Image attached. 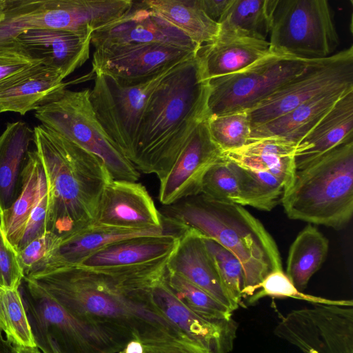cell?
Segmentation results:
<instances>
[{
	"label": "cell",
	"mask_w": 353,
	"mask_h": 353,
	"mask_svg": "<svg viewBox=\"0 0 353 353\" xmlns=\"http://www.w3.org/2000/svg\"><path fill=\"white\" fill-rule=\"evenodd\" d=\"M165 279L176 298L201 318L213 322L232 318V310L179 274L166 269Z\"/></svg>",
	"instance_id": "836d02e7"
},
{
	"label": "cell",
	"mask_w": 353,
	"mask_h": 353,
	"mask_svg": "<svg viewBox=\"0 0 353 353\" xmlns=\"http://www.w3.org/2000/svg\"><path fill=\"white\" fill-rule=\"evenodd\" d=\"M0 353H19L15 345L0 334Z\"/></svg>",
	"instance_id": "7dc6e473"
},
{
	"label": "cell",
	"mask_w": 353,
	"mask_h": 353,
	"mask_svg": "<svg viewBox=\"0 0 353 353\" xmlns=\"http://www.w3.org/2000/svg\"><path fill=\"white\" fill-rule=\"evenodd\" d=\"M353 86L341 88L314 97L290 112L251 130L249 141L276 137L295 145Z\"/></svg>",
	"instance_id": "484cf974"
},
{
	"label": "cell",
	"mask_w": 353,
	"mask_h": 353,
	"mask_svg": "<svg viewBox=\"0 0 353 353\" xmlns=\"http://www.w3.org/2000/svg\"><path fill=\"white\" fill-rule=\"evenodd\" d=\"M197 52L160 43L96 50L92 72L125 81H139L192 58Z\"/></svg>",
	"instance_id": "9a60e30c"
},
{
	"label": "cell",
	"mask_w": 353,
	"mask_h": 353,
	"mask_svg": "<svg viewBox=\"0 0 353 353\" xmlns=\"http://www.w3.org/2000/svg\"><path fill=\"white\" fill-rule=\"evenodd\" d=\"M223 155V150L210 135L206 118L194 129L171 169L160 181V203L167 206L199 195L205 173Z\"/></svg>",
	"instance_id": "2e32d148"
},
{
	"label": "cell",
	"mask_w": 353,
	"mask_h": 353,
	"mask_svg": "<svg viewBox=\"0 0 353 353\" xmlns=\"http://www.w3.org/2000/svg\"><path fill=\"white\" fill-rule=\"evenodd\" d=\"M203 12L213 21L218 23L232 0H197Z\"/></svg>",
	"instance_id": "f6af8a7d"
},
{
	"label": "cell",
	"mask_w": 353,
	"mask_h": 353,
	"mask_svg": "<svg viewBox=\"0 0 353 353\" xmlns=\"http://www.w3.org/2000/svg\"><path fill=\"white\" fill-rule=\"evenodd\" d=\"M17 347L19 353H43L37 347H30L17 346Z\"/></svg>",
	"instance_id": "681fc988"
},
{
	"label": "cell",
	"mask_w": 353,
	"mask_h": 353,
	"mask_svg": "<svg viewBox=\"0 0 353 353\" xmlns=\"http://www.w3.org/2000/svg\"><path fill=\"white\" fill-rule=\"evenodd\" d=\"M181 234H165L123 239L97 250L78 265L89 268H110L155 262L171 255Z\"/></svg>",
	"instance_id": "d4e9b609"
},
{
	"label": "cell",
	"mask_w": 353,
	"mask_h": 353,
	"mask_svg": "<svg viewBox=\"0 0 353 353\" xmlns=\"http://www.w3.org/2000/svg\"><path fill=\"white\" fill-rule=\"evenodd\" d=\"M94 223L132 229L159 228L169 219L157 210L141 183L112 180L105 188Z\"/></svg>",
	"instance_id": "e0dca14e"
},
{
	"label": "cell",
	"mask_w": 353,
	"mask_h": 353,
	"mask_svg": "<svg viewBox=\"0 0 353 353\" xmlns=\"http://www.w3.org/2000/svg\"><path fill=\"white\" fill-rule=\"evenodd\" d=\"M185 230V226L170 219L165 227L151 229H132L93 223L61 240L45 272L62 265H78L89 255L117 241L145 236L181 234Z\"/></svg>",
	"instance_id": "7402d4cb"
},
{
	"label": "cell",
	"mask_w": 353,
	"mask_h": 353,
	"mask_svg": "<svg viewBox=\"0 0 353 353\" xmlns=\"http://www.w3.org/2000/svg\"><path fill=\"white\" fill-rule=\"evenodd\" d=\"M1 301L8 330L6 339L17 346L37 347L19 288L1 290Z\"/></svg>",
	"instance_id": "f35d334b"
},
{
	"label": "cell",
	"mask_w": 353,
	"mask_h": 353,
	"mask_svg": "<svg viewBox=\"0 0 353 353\" xmlns=\"http://www.w3.org/2000/svg\"><path fill=\"white\" fill-rule=\"evenodd\" d=\"M328 250V239L312 224H307L298 234L289 250L285 274L299 290L307 288Z\"/></svg>",
	"instance_id": "f546056e"
},
{
	"label": "cell",
	"mask_w": 353,
	"mask_h": 353,
	"mask_svg": "<svg viewBox=\"0 0 353 353\" xmlns=\"http://www.w3.org/2000/svg\"><path fill=\"white\" fill-rule=\"evenodd\" d=\"M168 258L120 268L62 265L28 279L121 350L132 341L193 340L168 321L153 300V286L165 274Z\"/></svg>",
	"instance_id": "6da1fadb"
},
{
	"label": "cell",
	"mask_w": 353,
	"mask_h": 353,
	"mask_svg": "<svg viewBox=\"0 0 353 353\" xmlns=\"http://www.w3.org/2000/svg\"><path fill=\"white\" fill-rule=\"evenodd\" d=\"M270 52L268 41L219 33L213 41L201 46L197 55L209 80L240 71Z\"/></svg>",
	"instance_id": "cb8c5ba5"
},
{
	"label": "cell",
	"mask_w": 353,
	"mask_h": 353,
	"mask_svg": "<svg viewBox=\"0 0 353 353\" xmlns=\"http://www.w3.org/2000/svg\"><path fill=\"white\" fill-rule=\"evenodd\" d=\"M33 130L48 188L46 232L63 240L95 223L113 179L98 157L42 124Z\"/></svg>",
	"instance_id": "3957f363"
},
{
	"label": "cell",
	"mask_w": 353,
	"mask_h": 353,
	"mask_svg": "<svg viewBox=\"0 0 353 353\" xmlns=\"http://www.w3.org/2000/svg\"><path fill=\"white\" fill-rule=\"evenodd\" d=\"M0 43L30 30L90 33L118 19L131 0H4Z\"/></svg>",
	"instance_id": "8992f818"
},
{
	"label": "cell",
	"mask_w": 353,
	"mask_h": 353,
	"mask_svg": "<svg viewBox=\"0 0 353 353\" xmlns=\"http://www.w3.org/2000/svg\"><path fill=\"white\" fill-rule=\"evenodd\" d=\"M295 148L294 144L283 139L265 137L249 141L243 147L223 154L240 166L271 172L285 183L288 190L296 171Z\"/></svg>",
	"instance_id": "83f0119b"
},
{
	"label": "cell",
	"mask_w": 353,
	"mask_h": 353,
	"mask_svg": "<svg viewBox=\"0 0 353 353\" xmlns=\"http://www.w3.org/2000/svg\"><path fill=\"white\" fill-rule=\"evenodd\" d=\"M152 297L168 321L210 353H229L232 350L238 327L232 318L213 322L198 316L174 294L166 283L165 274L153 286Z\"/></svg>",
	"instance_id": "ac0fdd59"
},
{
	"label": "cell",
	"mask_w": 353,
	"mask_h": 353,
	"mask_svg": "<svg viewBox=\"0 0 353 353\" xmlns=\"http://www.w3.org/2000/svg\"><path fill=\"white\" fill-rule=\"evenodd\" d=\"M23 279L17 252L0 225V290H18Z\"/></svg>",
	"instance_id": "7bdbcfd3"
},
{
	"label": "cell",
	"mask_w": 353,
	"mask_h": 353,
	"mask_svg": "<svg viewBox=\"0 0 353 353\" xmlns=\"http://www.w3.org/2000/svg\"><path fill=\"white\" fill-rule=\"evenodd\" d=\"M266 296L276 299L292 298L307 301L312 304L353 306L352 300H332L301 292L295 287L283 270H276L267 275L259 284L257 290L248 297L247 303L248 305H253Z\"/></svg>",
	"instance_id": "74e56055"
},
{
	"label": "cell",
	"mask_w": 353,
	"mask_h": 353,
	"mask_svg": "<svg viewBox=\"0 0 353 353\" xmlns=\"http://www.w3.org/2000/svg\"><path fill=\"white\" fill-rule=\"evenodd\" d=\"M167 270L179 274L234 312L238 309L228 296L203 236L187 227L166 263Z\"/></svg>",
	"instance_id": "ffe728a7"
},
{
	"label": "cell",
	"mask_w": 353,
	"mask_h": 353,
	"mask_svg": "<svg viewBox=\"0 0 353 353\" xmlns=\"http://www.w3.org/2000/svg\"><path fill=\"white\" fill-rule=\"evenodd\" d=\"M148 8L199 46L216 39L219 24L201 8L197 0H143Z\"/></svg>",
	"instance_id": "f1b7e54d"
},
{
	"label": "cell",
	"mask_w": 353,
	"mask_h": 353,
	"mask_svg": "<svg viewBox=\"0 0 353 353\" xmlns=\"http://www.w3.org/2000/svg\"><path fill=\"white\" fill-rule=\"evenodd\" d=\"M210 135L223 152L239 149L249 140L251 124L247 110L207 117Z\"/></svg>",
	"instance_id": "e575fe53"
},
{
	"label": "cell",
	"mask_w": 353,
	"mask_h": 353,
	"mask_svg": "<svg viewBox=\"0 0 353 353\" xmlns=\"http://www.w3.org/2000/svg\"><path fill=\"white\" fill-rule=\"evenodd\" d=\"M37 61L12 41L0 43V83Z\"/></svg>",
	"instance_id": "ee69618b"
},
{
	"label": "cell",
	"mask_w": 353,
	"mask_h": 353,
	"mask_svg": "<svg viewBox=\"0 0 353 353\" xmlns=\"http://www.w3.org/2000/svg\"><path fill=\"white\" fill-rule=\"evenodd\" d=\"M4 4H5V1L4 0H0V22L1 21L2 18H3V9H4Z\"/></svg>",
	"instance_id": "f907efd6"
},
{
	"label": "cell",
	"mask_w": 353,
	"mask_h": 353,
	"mask_svg": "<svg viewBox=\"0 0 353 353\" xmlns=\"http://www.w3.org/2000/svg\"><path fill=\"white\" fill-rule=\"evenodd\" d=\"M232 163L240 183L241 205L270 211L281 203L287 188L280 179L270 171Z\"/></svg>",
	"instance_id": "d6a6232c"
},
{
	"label": "cell",
	"mask_w": 353,
	"mask_h": 353,
	"mask_svg": "<svg viewBox=\"0 0 353 353\" xmlns=\"http://www.w3.org/2000/svg\"><path fill=\"white\" fill-rule=\"evenodd\" d=\"M203 241L214 260L228 296L239 307L242 305L245 281L244 271L240 261L231 252L213 239L203 236Z\"/></svg>",
	"instance_id": "8d00e7d4"
},
{
	"label": "cell",
	"mask_w": 353,
	"mask_h": 353,
	"mask_svg": "<svg viewBox=\"0 0 353 353\" xmlns=\"http://www.w3.org/2000/svg\"><path fill=\"white\" fill-rule=\"evenodd\" d=\"M48 205V183L43 167H42L39 179V196L28 220L23 236L16 248L17 252L46 232Z\"/></svg>",
	"instance_id": "b9f144b4"
},
{
	"label": "cell",
	"mask_w": 353,
	"mask_h": 353,
	"mask_svg": "<svg viewBox=\"0 0 353 353\" xmlns=\"http://www.w3.org/2000/svg\"><path fill=\"white\" fill-rule=\"evenodd\" d=\"M19 291L31 328L49 337L61 353H117L121 350L72 316L32 280L23 279Z\"/></svg>",
	"instance_id": "4fadbf2b"
},
{
	"label": "cell",
	"mask_w": 353,
	"mask_h": 353,
	"mask_svg": "<svg viewBox=\"0 0 353 353\" xmlns=\"http://www.w3.org/2000/svg\"><path fill=\"white\" fill-rule=\"evenodd\" d=\"M60 241L57 235L51 232H46L17 252L24 279L32 278L46 270L49 261Z\"/></svg>",
	"instance_id": "ab89813d"
},
{
	"label": "cell",
	"mask_w": 353,
	"mask_h": 353,
	"mask_svg": "<svg viewBox=\"0 0 353 353\" xmlns=\"http://www.w3.org/2000/svg\"><path fill=\"white\" fill-rule=\"evenodd\" d=\"M92 33L30 30L11 41L32 59L58 70L65 79L89 59Z\"/></svg>",
	"instance_id": "d6986e66"
},
{
	"label": "cell",
	"mask_w": 353,
	"mask_h": 353,
	"mask_svg": "<svg viewBox=\"0 0 353 353\" xmlns=\"http://www.w3.org/2000/svg\"><path fill=\"white\" fill-rule=\"evenodd\" d=\"M90 90L67 88L35 110L41 124L98 157L113 180L137 181L140 173L117 149L97 119Z\"/></svg>",
	"instance_id": "52a82bcc"
},
{
	"label": "cell",
	"mask_w": 353,
	"mask_h": 353,
	"mask_svg": "<svg viewBox=\"0 0 353 353\" xmlns=\"http://www.w3.org/2000/svg\"><path fill=\"white\" fill-rule=\"evenodd\" d=\"M281 203L290 219L335 230L347 225L353 214V141L296 170Z\"/></svg>",
	"instance_id": "5b68a950"
},
{
	"label": "cell",
	"mask_w": 353,
	"mask_h": 353,
	"mask_svg": "<svg viewBox=\"0 0 353 353\" xmlns=\"http://www.w3.org/2000/svg\"><path fill=\"white\" fill-rule=\"evenodd\" d=\"M273 52L307 60L325 59L340 39L327 0H277L270 33Z\"/></svg>",
	"instance_id": "ba28073f"
},
{
	"label": "cell",
	"mask_w": 353,
	"mask_h": 353,
	"mask_svg": "<svg viewBox=\"0 0 353 353\" xmlns=\"http://www.w3.org/2000/svg\"><path fill=\"white\" fill-rule=\"evenodd\" d=\"M353 86V46L308 67L301 74L247 110L251 130L320 94Z\"/></svg>",
	"instance_id": "7c38bea8"
},
{
	"label": "cell",
	"mask_w": 353,
	"mask_h": 353,
	"mask_svg": "<svg viewBox=\"0 0 353 353\" xmlns=\"http://www.w3.org/2000/svg\"><path fill=\"white\" fill-rule=\"evenodd\" d=\"M319 60L270 52L236 72L210 81L208 116L248 110Z\"/></svg>",
	"instance_id": "30bf717a"
},
{
	"label": "cell",
	"mask_w": 353,
	"mask_h": 353,
	"mask_svg": "<svg viewBox=\"0 0 353 353\" xmlns=\"http://www.w3.org/2000/svg\"><path fill=\"white\" fill-rule=\"evenodd\" d=\"M161 214L213 239L238 258L245 276L243 299L252 296L270 273L283 270L274 239L244 206L199 194L165 206Z\"/></svg>",
	"instance_id": "277c9868"
},
{
	"label": "cell",
	"mask_w": 353,
	"mask_h": 353,
	"mask_svg": "<svg viewBox=\"0 0 353 353\" xmlns=\"http://www.w3.org/2000/svg\"><path fill=\"white\" fill-rule=\"evenodd\" d=\"M274 333L304 353H353V306L314 303L293 310Z\"/></svg>",
	"instance_id": "8fae6325"
},
{
	"label": "cell",
	"mask_w": 353,
	"mask_h": 353,
	"mask_svg": "<svg viewBox=\"0 0 353 353\" xmlns=\"http://www.w3.org/2000/svg\"><path fill=\"white\" fill-rule=\"evenodd\" d=\"M56 69L37 61L0 83V113L36 110L66 88Z\"/></svg>",
	"instance_id": "44dd1931"
},
{
	"label": "cell",
	"mask_w": 353,
	"mask_h": 353,
	"mask_svg": "<svg viewBox=\"0 0 353 353\" xmlns=\"http://www.w3.org/2000/svg\"><path fill=\"white\" fill-rule=\"evenodd\" d=\"M117 353H210L194 340L161 338L147 341H132Z\"/></svg>",
	"instance_id": "60d3db41"
},
{
	"label": "cell",
	"mask_w": 353,
	"mask_h": 353,
	"mask_svg": "<svg viewBox=\"0 0 353 353\" xmlns=\"http://www.w3.org/2000/svg\"><path fill=\"white\" fill-rule=\"evenodd\" d=\"M201 195L223 202L241 205V188L234 163L224 154L205 173Z\"/></svg>",
	"instance_id": "d590c367"
},
{
	"label": "cell",
	"mask_w": 353,
	"mask_h": 353,
	"mask_svg": "<svg viewBox=\"0 0 353 353\" xmlns=\"http://www.w3.org/2000/svg\"><path fill=\"white\" fill-rule=\"evenodd\" d=\"M42 167L37 150H30L23 173L21 191L13 204L0 214L2 230L15 250L23 236L28 220L39 196Z\"/></svg>",
	"instance_id": "1f68e13d"
},
{
	"label": "cell",
	"mask_w": 353,
	"mask_h": 353,
	"mask_svg": "<svg viewBox=\"0 0 353 353\" xmlns=\"http://www.w3.org/2000/svg\"><path fill=\"white\" fill-rule=\"evenodd\" d=\"M34 130L23 121L7 124L0 135V214L17 198Z\"/></svg>",
	"instance_id": "4316f807"
},
{
	"label": "cell",
	"mask_w": 353,
	"mask_h": 353,
	"mask_svg": "<svg viewBox=\"0 0 353 353\" xmlns=\"http://www.w3.org/2000/svg\"><path fill=\"white\" fill-rule=\"evenodd\" d=\"M210 81L197 53L176 65L151 94L139 126L132 165L162 181L197 127L208 116Z\"/></svg>",
	"instance_id": "7a4b0ae2"
},
{
	"label": "cell",
	"mask_w": 353,
	"mask_h": 353,
	"mask_svg": "<svg viewBox=\"0 0 353 353\" xmlns=\"http://www.w3.org/2000/svg\"><path fill=\"white\" fill-rule=\"evenodd\" d=\"M37 347L43 353H61L52 341L42 332L32 329Z\"/></svg>",
	"instance_id": "bcb514c9"
},
{
	"label": "cell",
	"mask_w": 353,
	"mask_h": 353,
	"mask_svg": "<svg viewBox=\"0 0 353 353\" xmlns=\"http://www.w3.org/2000/svg\"><path fill=\"white\" fill-rule=\"evenodd\" d=\"M353 141V90L344 94L297 143L296 170L306 167L336 147Z\"/></svg>",
	"instance_id": "603a6c76"
},
{
	"label": "cell",
	"mask_w": 353,
	"mask_h": 353,
	"mask_svg": "<svg viewBox=\"0 0 353 353\" xmlns=\"http://www.w3.org/2000/svg\"><path fill=\"white\" fill-rule=\"evenodd\" d=\"M5 333L6 336L8 334V326L6 324L1 301V290H0V334Z\"/></svg>",
	"instance_id": "c3c4849f"
},
{
	"label": "cell",
	"mask_w": 353,
	"mask_h": 353,
	"mask_svg": "<svg viewBox=\"0 0 353 353\" xmlns=\"http://www.w3.org/2000/svg\"><path fill=\"white\" fill-rule=\"evenodd\" d=\"M160 43L197 52L201 46L172 26L143 1L134 2L122 17L92 33L96 50Z\"/></svg>",
	"instance_id": "5bb4252c"
},
{
	"label": "cell",
	"mask_w": 353,
	"mask_h": 353,
	"mask_svg": "<svg viewBox=\"0 0 353 353\" xmlns=\"http://www.w3.org/2000/svg\"><path fill=\"white\" fill-rule=\"evenodd\" d=\"M277 0H232L218 21L219 33L265 41Z\"/></svg>",
	"instance_id": "4dcf8cb0"
},
{
	"label": "cell",
	"mask_w": 353,
	"mask_h": 353,
	"mask_svg": "<svg viewBox=\"0 0 353 353\" xmlns=\"http://www.w3.org/2000/svg\"><path fill=\"white\" fill-rule=\"evenodd\" d=\"M176 65L139 81H125L94 72V86L90 90L89 98L95 115L114 146L132 164L148 99Z\"/></svg>",
	"instance_id": "9c48e42d"
}]
</instances>
